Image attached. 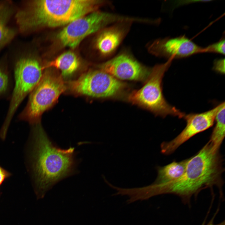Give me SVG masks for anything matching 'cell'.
I'll return each mask as SVG.
<instances>
[{
	"instance_id": "6da1fadb",
	"label": "cell",
	"mask_w": 225,
	"mask_h": 225,
	"mask_svg": "<svg viewBox=\"0 0 225 225\" xmlns=\"http://www.w3.org/2000/svg\"><path fill=\"white\" fill-rule=\"evenodd\" d=\"M28 154L34 190L37 199L62 179L74 173V148L61 149L48 137L40 123L32 125Z\"/></svg>"
},
{
	"instance_id": "7a4b0ae2",
	"label": "cell",
	"mask_w": 225,
	"mask_h": 225,
	"mask_svg": "<svg viewBox=\"0 0 225 225\" xmlns=\"http://www.w3.org/2000/svg\"><path fill=\"white\" fill-rule=\"evenodd\" d=\"M219 149L209 141L195 155L188 158L185 172L180 178L167 183L148 186L151 197L172 194L190 204L191 197L205 188L218 187L221 191L223 171Z\"/></svg>"
},
{
	"instance_id": "3957f363",
	"label": "cell",
	"mask_w": 225,
	"mask_h": 225,
	"mask_svg": "<svg viewBox=\"0 0 225 225\" xmlns=\"http://www.w3.org/2000/svg\"><path fill=\"white\" fill-rule=\"evenodd\" d=\"M111 3L98 0H35L27 2L15 18L20 32L28 34L43 27L66 26Z\"/></svg>"
},
{
	"instance_id": "277c9868",
	"label": "cell",
	"mask_w": 225,
	"mask_h": 225,
	"mask_svg": "<svg viewBox=\"0 0 225 225\" xmlns=\"http://www.w3.org/2000/svg\"><path fill=\"white\" fill-rule=\"evenodd\" d=\"M172 61V60L168 59L165 62L157 64L151 68L143 86L129 93L126 97L127 101L150 111L156 116L165 118L169 115L184 118L185 113L170 105L163 94L162 79Z\"/></svg>"
},
{
	"instance_id": "5b68a950",
	"label": "cell",
	"mask_w": 225,
	"mask_h": 225,
	"mask_svg": "<svg viewBox=\"0 0 225 225\" xmlns=\"http://www.w3.org/2000/svg\"><path fill=\"white\" fill-rule=\"evenodd\" d=\"M44 68L38 59L30 54L22 56L15 62L13 88L8 112L0 130L2 135L7 134L17 109L40 81Z\"/></svg>"
},
{
	"instance_id": "8992f818",
	"label": "cell",
	"mask_w": 225,
	"mask_h": 225,
	"mask_svg": "<svg viewBox=\"0 0 225 225\" xmlns=\"http://www.w3.org/2000/svg\"><path fill=\"white\" fill-rule=\"evenodd\" d=\"M61 76L51 72L43 73L40 81L29 95L27 104L18 120L31 125L39 123L43 112L51 107L66 89Z\"/></svg>"
},
{
	"instance_id": "52a82bcc",
	"label": "cell",
	"mask_w": 225,
	"mask_h": 225,
	"mask_svg": "<svg viewBox=\"0 0 225 225\" xmlns=\"http://www.w3.org/2000/svg\"><path fill=\"white\" fill-rule=\"evenodd\" d=\"M133 20L132 17L97 10L66 25L58 38L63 46L75 48L89 35L113 24Z\"/></svg>"
},
{
	"instance_id": "ba28073f",
	"label": "cell",
	"mask_w": 225,
	"mask_h": 225,
	"mask_svg": "<svg viewBox=\"0 0 225 225\" xmlns=\"http://www.w3.org/2000/svg\"><path fill=\"white\" fill-rule=\"evenodd\" d=\"M75 93L99 98H116L128 87L124 82L98 68L86 72L68 83Z\"/></svg>"
},
{
	"instance_id": "9c48e42d",
	"label": "cell",
	"mask_w": 225,
	"mask_h": 225,
	"mask_svg": "<svg viewBox=\"0 0 225 225\" xmlns=\"http://www.w3.org/2000/svg\"><path fill=\"white\" fill-rule=\"evenodd\" d=\"M98 67L120 81L145 82L151 70V68L143 65L125 50Z\"/></svg>"
},
{
	"instance_id": "30bf717a",
	"label": "cell",
	"mask_w": 225,
	"mask_h": 225,
	"mask_svg": "<svg viewBox=\"0 0 225 225\" xmlns=\"http://www.w3.org/2000/svg\"><path fill=\"white\" fill-rule=\"evenodd\" d=\"M219 107V104L203 112L185 114L184 118L186 122L185 127L173 139L161 143L162 153L165 155L172 153L191 137L212 127L214 123Z\"/></svg>"
},
{
	"instance_id": "8fae6325",
	"label": "cell",
	"mask_w": 225,
	"mask_h": 225,
	"mask_svg": "<svg viewBox=\"0 0 225 225\" xmlns=\"http://www.w3.org/2000/svg\"><path fill=\"white\" fill-rule=\"evenodd\" d=\"M147 48L152 55L172 60L203 53L204 49L185 35L157 39L148 44Z\"/></svg>"
},
{
	"instance_id": "7c38bea8",
	"label": "cell",
	"mask_w": 225,
	"mask_h": 225,
	"mask_svg": "<svg viewBox=\"0 0 225 225\" xmlns=\"http://www.w3.org/2000/svg\"><path fill=\"white\" fill-rule=\"evenodd\" d=\"M132 23H117L101 30L96 39L95 45L102 56L108 58L115 52L129 31Z\"/></svg>"
},
{
	"instance_id": "4fadbf2b",
	"label": "cell",
	"mask_w": 225,
	"mask_h": 225,
	"mask_svg": "<svg viewBox=\"0 0 225 225\" xmlns=\"http://www.w3.org/2000/svg\"><path fill=\"white\" fill-rule=\"evenodd\" d=\"M13 12L14 8L11 2H0V50L9 42L16 34V30L9 25Z\"/></svg>"
},
{
	"instance_id": "5bb4252c",
	"label": "cell",
	"mask_w": 225,
	"mask_h": 225,
	"mask_svg": "<svg viewBox=\"0 0 225 225\" xmlns=\"http://www.w3.org/2000/svg\"><path fill=\"white\" fill-rule=\"evenodd\" d=\"M188 159L180 162L174 161L163 167H157V176L152 183L163 184L174 181L184 173Z\"/></svg>"
},
{
	"instance_id": "9a60e30c",
	"label": "cell",
	"mask_w": 225,
	"mask_h": 225,
	"mask_svg": "<svg viewBox=\"0 0 225 225\" xmlns=\"http://www.w3.org/2000/svg\"><path fill=\"white\" fill-rule=\"evenodd\" d=\"M80 64L76 55L71 51H67L51 61L46 67L55 68L61 71L62 78H68L76 71Z\"/></svg>"
},
{
	"instance_id": "2e32d148",
	"label": "cell",
	"mask_w": 225,
	"mask_h": 225,
	"mask_svg": "<svg viewBox=\"0 0 225 225\" xmlns=\"http://www.w3.org/2000/svg\"><path fill=\"white\" fill-rule=\"evenodd\" d=\"M225 106L224 102L219 104L215 118V125L209 141L218 149L220 148L225 137Z\"/></svg>"
},
{
	"instance_id": "e0dca14e",
	"label": "cell",
	"mask_w": 225,
	"mask_h": 225,
	"mask_svg": "<svg viewBox=\"0 0 225 225\" xmlns=\"http://www.w3.org/2000/svg\"><path fill=\"white\" fill-rule=\"evenodd\" d=\"M13 86V78L7 65L0 63V98H10Z\"/></svg>"
},
{
	"instance_id": "ac0fdd59",
	"label": "cell",
	"mask_w": 225,
	"mask_h": 225,
	"mask_svg": "<svg viewBox=\"0 0 225 225\" xmlns=\"http://www.w3.org/2000/svg\"><path fill=\"white\" fill-rule=\"evenodd\" d=\"M204 52H212L224 55L225 54V40L222 38L218 42L204 48Z\"/></svg>"
},
{
	"instance_id": "d6986e66",
	"label": "cell",
	"mask_w": 225,
	"mask_h": 225,
	"mask_svg": "<svg viewBox=\"0 0 225 225\" xmlns=\"http://www.w3.org/2000/svg\"><path fill=\"white\" fill-rule=\"evenodd\" d=\"M225 59L221 58L216 60L214 62L213 69L217 72L224 73Z\"/></svg>"
},
{
	"instance_id": "ffe728a7",
	"label": "cell",
	"mask_w": 225,
	"mask_h": 225,
	"mask_svg": "<svg viewBox=\"0 0 225 225\" xmlns=\"http://www.w3.org/2000/svg\"><path fill=\"white\" fill-rule=\"evenodd\" d=\"M12 174L5 170L0 166V196L1 192L0 191V187L4 181L10 177Z\"/></svg>"
},
{
	"instance_id": "44dd1931",
	"label": "cell",
	"mask_w": 225,
	"mask_h": 225,
	"mask_svg": "<svg viewBox=\"0 0 225 225\" xmlns=\"http://www.w3.org/2000/svg\"><path fill=\"white\" fill-rule=\"evenodd\" d=\"M214 218V217H213L210 221L206 224H205V222H203L202 225H225L224 221L218 224H214L213 222V219Z\"/></svg>"
}]
</instances>
